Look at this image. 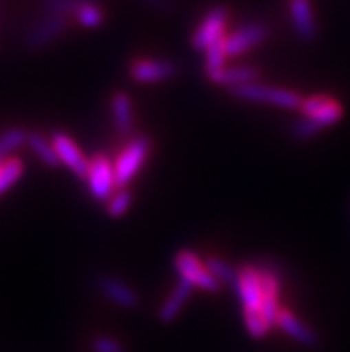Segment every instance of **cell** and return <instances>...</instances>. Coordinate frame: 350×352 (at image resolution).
Returning <instances> with one entry per match:
<instances>
[{
	"label": "cell",
	"mask_w": 350,
	"mask_h": 352,
	"mask_svg": "<svg viewBox=\"0 0 350 352\" xmlns=\"http://www.w3.org/2000/svg\"><path fill=\"white\" fill-rule=\"evenodd\" d=\"M302 118L292 125L297 140H309L343 118V106L331 95H311L300 106Z\"/></svg>",
	"instance_id": "obj_1"
},
{
	"label": "cell",
	"mask_w": 350,
	"mask_h": 352,
	"mask_svg": "<svg viewBox=\"0 0 350 352\" xmlns=\"http://www.w3.org/2000/svg\"><path fill=\"white\" fill-rule=\"evenodd\" d=\"M231 94L243 102L266 104V106L284 107V109H300L304 97L297 91L277 86L261 85V82H250L239 88L231 89Z\"/></svg>",
	"instance_id": "obj_2"
},
{
	"label": "cell",
	"mask_w": 350,
	"mask_h": 352,
	"mask_svg": "<svg viewBox=\"0 0 350 352\" xmlns=\"http://www.w3.org/2000/svg\"><path fill=\"white\" fill-rule=\"evenodd\" d=\"M152 151V140L145 134L134 136L131 142L122 148L115 161L116 188H127V184L136 177V174L145 165L146 157Z\"/></svg>",
	"instance_id": "obj_3"
},
{
	"label": "cell",
	"mask_w": 350,
	"mask_h": 352,
	"mask_svg": "<svg viewBox=\"0 0 350 352\" xmlns=\"http://www.w3.org/2000/svg\"><path fill=\"white\" fill-rule=\"evenodd\" d=\"M173 267L177 270L179 279L190 283L193 288L204 292H220L222 285L209 272L206 261L199 258L193 250L181 249L173 254Z\"/></svg>",
	"instance_id": "obj_4"
},
{
	"label": "cell",
	"mask_w": 350,
	"mask_h": 352,
	"mask_svg": "<svg viewBox=\"0 0 350 352\" xmlns=\"http://www.w3.org/2000/svg\"><path fill=\"white\" fill-rule=\"evenodd\" d=\"M236 294L241 302L243 315H263V299H265V288H263V276L259 265H245L239 268L238 283H236Z\"/></svg>",
	"instance_id": "obj_5"
},
{
	"label": "cell",
	"mask_w": 350,
	"mask_h": 352,
	"mask_svg": "<svg viewBox=\"0 0 350 352\" xmlns=\"http://www.w3.org/2000/svg\"><path fill=\"white\" fill-rule=\"evenodd\" d=\"M70 27V16L67 14H56V13H45L43 16L38 18L23 36V43L27 49L40 50L47 45L58 40Z\"/></svg>",
	"instance_id": "obj_6"
},
{
	"label": "cell",
	"mask_w": 350,
	"mask_h": 352,
	"mask_svg": "<svg viewBox=\"0 0 350 352\" xmlns=\"http://www.w3.org/2000/svg\"><path fill=\"white\" fill-rule=\"evenodd\" d=\"M89 193L98 202H107L115 193L116 177H115V163L106 154H97L89 160L88 175H86Z\"/></svg>",
	"instance_id": "obj_7"
},
{
	"label": "cell",
	"mask_w": 350,
	"mask_h": 352,
	"mask_svg": "<svg viewBox=\"0 0 350 352\" xmlns=\"http://www.w3.org/2000/svg\"><path fill=\"white\" fill-rule=\"evenodd\" d=\"M227 20H229V9L226 6H215L206 13L202 22L191 34V45L197 50H208L211 45L226 38Z\"/></svg>",
	"instance_id": "obj_8"
},
{
	"label": "cell",
	"mask_w": 350,
	"mask_h": 352,
	"mask_svg": "<svg viewBox=\"0 0 350 352\" xmlns=\"http://www.w3.org/2000/svg\"><path fill=\"white\" fill-rule=\"evenodd\" d=\"M177 65L170 59H134L129 65V76L140 85L163 82L177 76Z\"/></svg>",
	"instance_id": "obj_9"
},
{
	"label": "cell",
	"mask_w": 350,
	"mask_h": 352,
	"mask_svg": "<svg viewBox=\"0 0 350 352\" xmlns=\"http://www.w3.org/2000/svg\"><path fill=\"white\" fill-rule=\"evenodd\" d=\"M270 29L263 22L245 23L243 27L236 29L234 32L226 36V49L229 58H236L241 54L252 50L254 47L261 45L268 38Z\"/></svg>",
	"instance_id": "obj_10"
},
{
	"label": "cell",
	"mask_w": 350,
	"mask_h": 352,
	"mask_svg": "<svg viewBox=\"0 0 350 352\" xmlns=\"http://www.w3.org/2000/svg\"><path fill=\"white\" fill-rule=\"evenodd\" d=\"M50 142H52L54 148L58 152L61 165L68 166L72 174L77 175L79 179H86L89 168V160H86V156L83 154L76 140L68 136L67 133L59 131V133L52 134Z\"/></svg>",
	"instance_id": "obj_11"
},
{
	"label": "cell",
	"mask_w": 350,
	"mask_h": 352,
	"mask_svg": "<svg viewBox=\"0 0 350 352\" xmlns=\"http://www.w3.org/2000/svg\"><path fill=\"white\" fill-rule=\"evenodd\" d=\"M97 288L106 299H109L113 304H116L118 308L134 309L140 306V295L136 294V290L131 288V286H129L127 283L122 281V279H118V277L109 276V274L98 276Z\"/></svg>",
	"instance_id": "obj_12"
},
{
	"label": "cell",
	"mask_w": 350,
	"mask_h": 352,
	"mask_svg": "<svg viewBox=\"0 0 350 352\" xmlns=\"http://www.w3.org/2000/svg\"><path fill=\"white\" fill-rule=\"evenodd\" d=\"M263 276V288H265V299H263V317L270 324L272 327L277 322V315L281 311L279 297L283 285H281V274L279 270H275L270 265H259Z\"/></svg>",
	"instance_id": "obj_13"
},
{
	"label": "cell",
	"mask_w": 350,
	"mask_h": 352,
	"mask_svg": "<svg viewBox=\"0 0 350 352\" xmlns=\"http://www.w3.org/2000/svg\"><path fill=\"white\" fill-rule=\"evenodd\" d=\"M275 327H279L283 333L293 338L297 344L304 345L307 349H313L318 345V335L315 331L311 329L307 324L300 320L298 317H295L289 309L281 308L279 315H277V322H275Z\"/></svg>",
	"instance_id": "obj_14"
},
{
	"label": "cell",
	"mask_w": 350,
	"mask_h": 352,
	"mask_svg": "<svg viewBox=\"0 0 350 352\" xmlns=\"http://www.w3.org/2000/svg\"><path fill=\"white\" fill-rule=\"evenodd\" d=\"M288 9L295 32L302 40H315L318 34V23H316L315 11L309 0H289Z\"/></svg>",
	"instance_id": "obj_15"
},
{
	"label": "cell",
	"mask_w": 350,
	"mask_h": 352,
	"mask_svg": "<svg viewBox=\"0 0 350 352\" xmlns=\"http://www.w3.org/2000/svg\"><path fill=\"white\" fill-rule=\"evenodd\" d=\"M191 294H193V286L190 283L179 279L177 285L173 286V290L170 292L168 297L163 300V304L157 309V320L161 324H172L181 315L182 308L190 300Z\"/></svg>",
	"instance_id": "obj_16"
},
{
	"label": "cell",
	"mask_w": 350,
	"mask_h": 352,
	"mask_svg": "<svg viewBox=\"0 0 350 352\" xmlns=\"http://www.w3.org/2000/svg\"><path fill=\"white\" fill-rule=\"evenodd\" d=\"M261 76V72L257 70L256 67H226L222 70L213 72L209 74L208 77L215 86H220V88H229L234 89L243 85H250V82H256Z\"/></svg>",
	"instance_id": "obj_17"
},
{
	"label": "cell",
	"mask_w": 350,
	"mask_h": 352,
	"mask_svg": "<svg viewBox=\"0 0 350 352\" xmlns=\"http://www.w3.org/2000/svg\"><path fill=\"white\" fill-rule=\"evenodd\" d=\"M111 113L115 127L122 136L133 133L134 127V109L131 95L125 91H115L111 95Z\"/></svg>",
	"instance_id": "obj_18"
},
{
	"label": "cell",
	"mask_w": 350,
	"mask_h": 352,
	"mask_svg": "<svg viewBox=\"0 0 350 352\" xmlns=\"http://www.w3.org/2000/svg\"><path fill=\"white\" fill-rule=\"evenodd\" d=\"M27 145L31 147V151L34 152L36 157H38L45 166H49V168H58V166L61 165V160H59L58 152L54 148L52 142L45 138V136H41L40 133H27Z\"/></svg>",
	"instance_id": "obj_19"
},
{
	"label": "cell",
	"mask_w": 350,
	"mask_h": 352,
	"mask_svg": "<svg viewBox=\"0 0 350 352\" xmlns=\"http://www.w3.org/2000/svg\"><path fill=\"white\" fill-rule=\"evenodd\" d=\"M23 170H25V165L20 157L8 156L2 160V165H0V195L18 183V179L23 175Z\"/></svg>",
	"instance_id": "obj_20"
},
{
	"label": "cell",
	"mask_w": 350,
	"mask_h": 352,
	"mask_svg": "<svg viewBox=\"0 0 350 352\" xmlns=\"http://www.w3.org/2000/svg\"><path fill=\"white\" fill-rule=\"evenodd\" d=\"M206 265H208L209 272L213 274L215 279H217L220 285H227L231 286V288H236L239 270H236L232 265L227 263L226 259L217 258V256H209V258L206 259Z\"/></svg>",
	"instance_id": "obj_21"
},
{
	"label": "cell",
	"mask_w": 350,
	"mask_h": 352,
	"mask_svg": "<svg viewBox=\"0 0 350 352\" xmlns=\"http://www.w3.org/2000/svg\"><path fill=\"white\" fill-rule=\"evenodd\" d=\"M76 20L79 22L80 27H86V29H98L106 22V11L100 4H97L95 0L85 4L83 8L77 11Z\"/></svg>",
	"instance_id": "obj_22"
},
{
	"label": "cell",
	"mask_w": 350,
	"mask_h": 352,
	"mask_svg": "<svg viewBox=\"0 0 350 352\" xmlns=\"http://www.w3.org/2000/svg\"><path fill=\"white\" fill-rule=\"evenodd\" d=\"M23 143H27V133L22 127H11L0 133V160L8 157V154L22 147Z\"/></svg>",
	"instance_id": "obj_23"
},
{
	"label": "cell",
	"mask_w": 350,
	"mask_h": 352,
	"mask_svg": "<svg viewBox=\"0 0 350 352\" xmlns=\"http://www.w3.org/2000/svg\"><path fill=\"white\" fill-rule=\"evenodd\" d=\"M227 58H229V54H227L226 49V38H222V40L217 41L215 45H211V47L206 50V76L226 68Z\"/></svg>",
	"instance_id": "obj_24"
},
{
	"label": "cell",
	"mask_w": 350,
	"mask_h": 352,
	"mask_svg": "<svg viewBox=\"0 0 350 352\" xmlns=\"http://www.w3.org/2000/svg\"><path fill=\"white\" fill-rule=\"evenodd\" d=\"M131 206H133V193L129 192L127 188H120L107 201V214L111 219H122L131 210Z\"/></svg>",
	"instance_id": "obj_25"
},
{
	"label": "cell",
	"mask_w": 350,
	"mask_h": 352,
	"mask_svg": "<svg viewBox=\"0 0 350 352\" xmlns=\"http://www.w3.org/2000/svg\"><path fill=\"white\" fill-rule=\"evenodd\" d=\"M91 0H41V8L45 13H56V14H74L76 16L77 11L85 4H88Z\"/></svg>",
	"instance_id": "obj_26"
},
{
	"label": "cell",
	"mask_w": 350,
	"mask_h": 352,
	"mask_svg": "<svg viewBox=\"0 0 350 352\" xmlns=\"http://www.w3.org/2000/svg\"><path fill=\"white\" fill-rule=\"evenodd\" d=\"M89 347H91V352H125L124 344L120 340L106 335L95 336Z\"/></svg>",
	"instance_id": "obj_27"
},
{
	"label": "cell",
	"mask_w": 350,
	"mask_h": 352,
	"mask_svg": "<svg viewBox=\"0 0 350 352\" xmlns=\"http://www.w3.org/2000/svg\"><path fill=\"white\" fill-rule=\"evenodd\" d=\"M142 2L149 6V8L155 9V11H160V13H164V14L173 13V9H175L172 0H142Z\"/></svg>",
	"instance_id": "obj_28"
},
{
	"label": "cell",
	"mask_w": 350,
	"mask_h": 352,
	"mask_svg": "<svg viewBox=\"0 0 350 352\" xmlns=\"http://www.w3.org/2000/svg\"><path fill=\"white\" fill-rule=\"evenodd\" d=\"M0 165H2V160H0Z\"/></svg>",
	"instance_id": "obj_29"
}]
</instances>
